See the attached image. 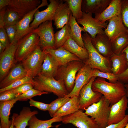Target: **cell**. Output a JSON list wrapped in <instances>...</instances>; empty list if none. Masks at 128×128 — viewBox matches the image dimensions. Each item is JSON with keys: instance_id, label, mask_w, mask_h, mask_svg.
<instances>
[{"instance_id": "29", "label": "cell", "mask_w": 128, "mask_h": 128, "mask_svg": "<svg viewBox=\"0 0 128 128\" xmlns=\"http://www.w3.org/2000/svg\"><path fill=\"white\" fill-rule=\"evenodd\" d=\"M112 63L111 71L116 75L121 74L125 71L128 67V63L125 53L114 54L110 58Z\"/></svg>"}, {"instance_id": "18", "label": "cell", "mask_w": 128, "mask_h": 128, "mask_svg": "<svg viewBox=\"0 0 128 128\" xmlns=\"http://www.w3.org/2000/svg\"><path fill=\"white\" fill-rule=\"evenodd\" d=\"M128 103L127 98L125 96L119 101L111 105L107 125L118 123L125 118Z\"/></svg>"}, {"instance_id": "7", "label": "cell", "mask_w": 128, "mask_h": 128, "mask_svg": "<svg viewBox=\"0 0 128 128\" xmlns=\"http://www.w3.org/2000/svg\"><path fill=\"white\" fill-rule=\"evenodd\" d=\"M40 38L36 33L31 32L19 40L15 54L17 61H22L39 45Z\"/></svg>"}, {"instance_id": "26", "label": "cell", "mask_w": 128, "mask_h": 128, "mask_svg": "<svg viewBox=\"0 0 128 128\" xmlns=\"http://www.w3.org/2000/svg\"><path fill=\"white\" fill-rule=\"evenodd\" d=\"M27 76V72L21 64L15 66L9 73L0 82V89L5 88L14 82Z\"/></svg>"}, {"instance_id": "46", "label": "cell", "mask_w": 128, "mask_h": 128, "mask_svg": "<svg viewBox=\"0 0 128 128\" xmlns=\"http://www.w3.org/2000/svg\"><path fill=\"white\" fill-rule=\"evenodd\" d=\"M123 52L125 53L128 63V46L122 52ZM116 76L118 81L124 84L128 83V67L127 70L124 73Z\"/></svg>"}, {"instance_id": "47", "label": "cell", "mask_w": 128, "mask_h": 128, "mask_svg": "<svg viewBox=\"0 0 128 128\" xmlns=\"http://www.w3.org/2000/svg\"><path fill=\"white\" fill-rule=\"evenodd\" d=\"M9 40L4 27L0 28V42L6 48L9 44Z\"/></svg>"}, {"instance_id": "48", "label": "cell", "mask_w": 128, "mask_h": 128, "mask_svg": "<svg viewBox=\"0 0 128 128\" xmlns=\"http://www.w3.org/2000/svg\"><path fill=\"white\" fill-rule=\"evenodd\" d=\"M128 121V114L126 115L125 118L119 123L107 125L105 128H124Z\"/></svg>"}, {"instance_id": "10", "label": "cell", "mask_w": 128, "mask_h": 128, "mask_svg": "<svg viewBox=\"0 0 128 128\" xmlns=\"http://www.w3.org/2000/svg\"><path fill=\"white\" fill-rule=\"evenodd\" d=\"M17 42L10 43L0 55V81L7 75L14 65Z\"/></svg>"}, {"instance_id": "33", "label": "cell", "mask_w": 128, "mask_h": 128, "mask_svg": "<svg viewBox=\"0 0 128 128\" xmlns=\"http://www.w3.org/2000/svg\"><path fill=\"white\" fill-rule=\"evenodd\" d=\"M70 35V28L69 23L55 33L56 49L62 47Z\"/></svg>"}, {"instance_id": "39", "label": "cell", "mask_w": 128, "mask_h": 128, "mask_svg": "<svg viewBox=\"0 0 128 128\" xmlns=\"http://www.w3.org/2000/svg\"><path fill=\"white\" fill-rule=\"evenodd\" d=\"M49 93V92L41 91L33 88L29 90L24 93L19 95L18 96L19 101H27L32 99L34 96H40L43 94Z\"/></svg>"}, {"instance_id": "21", "label": "cell", "mask_w": 128, "mask_h": 128, "mask_svg": "<svg viewBox=\"0 0 128 128\" xmlns=\"http://www.w3.org/2000/svg\"><path fill=\"white\" fill-rule=\"evenodd\" d=\"M43 51L53 56L59 66L64 65L72 61L81 60L75 55L62 46L56 49H49Z\"/></svg>"}, {"instance_id": "53", "label": "cell", "mask_w": 128, "mask_h": 128, "mask_svg": "<svg viewBox=\"0 0 128 128\" xmlns=\"http://www.w3.org/2000/svg\"><path fill=\"white\" fill-rule=\"evenodd\" d=\"M12 123L10 128H15V127L14 126V117L13 115L12 116Z\"/></svg>"}, {"instance_id": "20", "label": "cell", "mask_w": 128, "mask_h": 128, "mask_svg": "<svg viewBox=\"0 0 128 128\" xmlns=\"http://www.w3.org/2000/svg\"><path fill=\"white\" fill-rule=\"evenodd\" d=\"M63 2L60 0L54 17V25L57 29L62 28L69 23L72 13L67 3Z\"/></svg>"}, {"instance_id": "9", "label": "cell", "mask_w": 128, "mask_h": 128, "mask_svg": "<svg viewBox=\"0 0 128 128\" xmlns=\"http://www.w3.org/2000/svg\"><path fill=\"white\" fill-rule=\"evenodd\" d=\"M78 24L82 26L85 32L88 33L92 38L99 34H105L104 30L106 27L107 23H101L92 16V14L83 12L81 17L76 20Z\"/></svg>"}, {"instance_id": "4", "label": "cell", "mask_w": 128, "mask_h": 128, "mask_svg": "<svg viewBox=\"0 0 128 128\" xmlns=\"http://www.w3.org/2000/svg\"><path fill=\"white\" fill-rule=\"evenodd\" d=\"M111 106L109 100L103 95L99 102L85 109L84 112L96 121L99 128H105L108 125Z\"/></svg>"}, {"instance_id": "41", "label": "cell", "mask_w": 128, "mask_h": 128, "mask_svg": "<svg viewBox=\"0 0 128 128\" xmlns=\"http://www.w3.org/2000/svg\"><path fill=\"white\" fill-rule=\"evenodd\" d=\"M121 15L123 23L128 32V0H121Z\"/></svg>"}, {"instance_id": "24", "label": "cell", "mask_w": 128, "mask_h": 128, "mask_svg": "<svg viewBox=\"0 0 128 128\" xmlns=\"http://www.w3.org/2000/svg\"><path fill=\"white\" fill-rule=\"evenodd\" d=\"M18 96L14 99L8 101L0 102V126L1 128H10L12 120H9L10 111L14 104L19 101Z\"/></svg>"}, {"instance_id": "44", "label": "cell", "mask_w": 128, "mask_h": 128, "mask_svg": "<svg viewBox=\"0 0 128 128\" xmlns=\"http://www.w3.org/2000/svg\"><path fill=\"white\" fill-rule=\"evenodd\" d=\"M0 93V101H11L14 99L19 96L10 90L5 91Z\"/></svg>"}, {"instance_id": "14", "label": "cell", "mask_w": 128, "mask_h": 128, "mask_svg": "<svg viewBox=\"0 0 128 128\" xmlns=\"http://www.w3.org/2000/svg\"><path fill=\"white\" fill-rule=\"evenodd\" d=\"M60 1L59 0H50V3L46 9L41 11L38 9L34 14V19L30 24V27L33 29L46 21L53 20L55 11Z\"/></svg>"}, {"instance_id": "12", "label": "cell", "mask_w": 128, "mask_h": 128, "mask_svg": "<svg viewBox=\"0 0 128 128\" xmlns=\"http://www.w3.org/2000/svg\"><path fill=\"white\" fill-rule=\"evenodd\" d=\"M96 78L92 77L82 88L79 92L80 110H83L93 104L99 102L103 96L98 92L94 91L92 85Z\"/></svg>"}, {"instance_id": "16", "label": "cell", "mask_w": 128, "mask_h": 128, "mask_svg": "<svg viewBox=\"0 0 128 128\" xmlns=\"http://www.w3.org/2000/svg\"><path fill=\"white\" fill-rule=\"evenodd\" d=\"M48 5L47 0H42L41 3L36 9L27 14L20 20L16 25L17 32L15 41L18 42L31 32L33 29L30 25L35 13L40 7Z\"/></svg>"}, {"instance_id": "49", "label": "cell", "mask_w": 128, "mask_h": 128, "mask_svg": "<svg viewBox=\"0 0 128 128\" xmlns=\"http://www.w3.org/2000/svg\"><path fill=\"white\" fill-rule=\"evenodd\" d=\"M6 9V7L0 10V28L4 27V19Z\"/></svg>"}, {"instance_id": "31", "label": "cell", "mask_w": 128, "mask_h": 128, "mask_svg": "<svg viewBox=\"0 0 128 128\" xmlns=\"http://www.w3.org/2000/svg\"><path fill=\"white\" fill-rule=\"evenodd\" d=\"M70 28V36L72 39L80 47L85 48L82 32H85L83 27H80L71 13L69 22Z\"/></svg>"}, {"instance_id": "2", "label": "cell", "mask_w": 128, "mask_h": 128, "mask_svg": "<svg viewBox=\"0 0 128 128\" xmlns=\"http://www.w3.org/2000/svg\"><path fill=\"white\" fill-rule=\"evenodd\" d=\"M82 36L85 48L88 55V59L84 62L92 69L112 73V64L110 59L103 57L97 51L92 43L90 36L87 32H85Z\"/></svg>"}, {"instance_id": "8", "label": "cell", "mask_w": 128, "mask_h": 128, "mask_svg": "<svg viewBox=\"0 0 128 128\" xmlns=\"http://www.w3.org/2000/svg\"><path fill=\"white\" fill-rule=\"evenodd\" d=\"M52 21H47L42 23L31 32L38 36L39 45L42 50L49 49H56Z\"/></svg>"}, {"instance_id": "52", "label": "cell", "mask_w": 128, "mask_h": 128, "mask_svg": "<svg viewBox=\"0 0 128 128\" xmlns=\"http://www.w3.org/2000/svg\"><path fill=\"white\" fill-rule=\"evenodd\" d=\"M124 86L125 88L126 91V96L127 98H128V83L124 84Z\"/></svg>"}, {"instance_id": "42", "label": "cell", "mask_w": 128, "mask_h": 128, "mask_svg": "<svg viewBox=\"0 0 128 128\" xmlns=\"http://www.w3.org/2000/svg\"><path fill=\"white\" fill-rule=\"evenodd\" d=\"M33 88L32 84L29 83L24 84L15 88L9 90L19 96Z\"/></svg>"}, {"instance_id": "32", "label": "cell", "mask_w": 128, "mask_h": 128, "mask_svg": "<svg viewBox=\"0 0 128 128\" xmlns=\"http://www.w3.org/2000/svg\"><path fill=\"white\" fill-rule=\"evenodd\" d=\"M35 115L32 116L29 121L28 128H50L54 126L52 125L53 123L61 122L63 118L55 117L48 120H42L38 119Z\"/></svg>"}, {"instance_id": "15", "label": "cell", "mask_w": 128, "mask_h": 128, "mask_svg": "<svg viewBox=\"0 0 128 128\" xmlns=\"http://www.w3.org/2000/svg\"><path fill=\"white\" fill-rule=\"evenodd\" d=\"M93 69L84 62L83 66L76 74L75 84L73 90L65 97L70 98L74 96H79V92L82 88L92 78L91 75Z\"/></svg>"}, {"instance_id": "37", "label": "cell", "mask_w": 128, "mask_h": 128, "mask_svg": "<svg viewBox=\"0 0 128 128\" xmlns=\"http://www.w3.org/2000/svg\"><path fill=\"white\" fill-rule=\"evenodd\" d=\"M70 99V98L64 97L59 98L51 102L50 104L48 112L52 118L55 113Z\"/></svg>"}, {"instance_id": "54", "label": "cell", "mask_w": 128, "mask_h": 128, "mask_svg": "<svg viewBox=\"0 0 128 128\" xmlns=\"http://www.w3.org/2000/svg\"><path fill=\"white\" fill-rule=\"evenodd\" d=\"M124 128H128V121L127 125Z\"/></svg>"}, {"instance_id": "6", "label": "cell", "mask_w": 128, "mask_h": 128, "mask_svg": "<svg viewBox=\"0 0 128 128\" xmlns=\"http://www.w3.org/2000/svg\"><path fill=\"white\" fill-rule=\"evenodd\" d=\"M45 55L39 45L22 61V64L27 72V76L33 79L40 73Z\"/></svg>"}, {"instance_id": "22", "label": "cell", "mask_w": 128, "mask_h": 128, "mask_svg": "<svg viewBox=\"0 0 128 128\" xmlns=\"http://www.w3.org/2000/svg\"><path fill=\"white\" fill-rule=\"evenodd\" d=\"M121 0H111L108 7L101 14L95 15V18L102 23L121 14Z\"/></svg>"}, {"instance_id": "27", "label": "cell", "mask_w": 128, "mask_h": 128, "mask_svg": "<svg viewBox=\"0 0 128 128\" xmlns=\"http://www.w3.org/2000/svg\"><path fill=\"white\" fill-rule=\"evenodd\" d=\"M79 96H74L70 98L54 114L53 117H63L73 114L80 110Z\"/></svg>"}, {"instance_id": "28", "label": "cell", "mask_w": 128, "mask_h": 128, "mask_svg": "<svg viewBox=\"0 0 128 128\" xmlns=\"http://www.w3.org/2000/svg\"><path fill=\"white\" fill-rule=\"evenodd\" d=\"M59 66L53 56L49 53H45L40 73L46 76L55 78Z\"/></svg>"}, {"instance_id": "5", "label": "cell", "mask_w": 128, "mask_h": 128, "mask_svg": "<svg viewBox=\"0 0 128 128\" xmlns=\"http://www.w3.org/2000/svg\"><path fill=\"white\" fill-rule=\"evenodd\" d=\"M84 64L82 60L73 61L59 66L55 78L63 81L69 93L74 87L77 73Z\"/></svg>"}, {"instance_id": "17", "label": "cell", "mask_w": 128, "mask_h": 128, "mask_svg": "<svg viewBox=\"0 0 128 128\" xmlns=\"http://www.w3.org/2000/svg\"><path fill=\"white\" fill-rule=\"evenodd\" d=\"M40 3L39 0H10L6 7L17 13L21 19L36 9Z\"/></svg>"}, {"instance_id": "43", "label": "cell", "mask_w": 128, "mask_h": 128, "mask_svg": "<svg viewBox=\"0 0 128 128\" xmlns=\"http://www.w3.org/2000/svg\"><path fill=\"white\" fill-rule=\"evenodd\" d=\"M4 27L6 30L10 43L15 41L17 32L16 25L5 26Z\"/></svg>"}, {"instance_id": "11", "label": "cell", "mask_w": 128, "mask_h": 128, "mask_svg": "<svg viewBox=\"0 0 128 128\" xmlns=\"http://www.w3.org/2000/svg\"><path fill=\"white\" fill-rule=\"evenodd\" d=\"M61 122L65 124H71L78 128H99L94 119L89 117L83 110H80L63 117Z\"/></svg>"}, {"instance_id": "19", "label": "cell", "mask_w": 128, "mask_h": 128, "mask_svg": "<svg viewBox=\"0 0 128 128\" xmlns=\"http://www.w3.org/2000/svg\"><path fill=\"white\" fill-rule=\"evenodd\" d=\"M91 40L96 50L103 57L110 59L114 54L111 49L112 42L105 34H98L94 38L91 37Z\"/></svg>"}, {"instance_id": "40", "label": "cell", "mask_w": 128, "mask_h": 128, "mask_svg": "<svg viewBox=\"0 0 128 128\" xmlns=\"http://www.w3.org/2000/svg\"><path fill=\"white\" fill-rule=\"evenodd\" d=\"M33 82V79L27 76L22 78L16 81L5 88L0 89V93L5 91L15 88L26 83H30L32 84Z\"/></svg>"}, {"instance_id": "55", "label": "cell", "mask_w": 128, "mask_h": 128, "mask_svg": "<svg viewBox=\"0 0 128 128\" xmlns=\"http://www.w3.org/2000/svg\"><path fill=\"white\" fill-rule=\"evenodd\" d=\"M0 128H1V126H0Z\"/></svg>"}, {"instance_id": "3", "label": "cell", "mask_w": 128, "mask_h": 128, "mask_svg": "<svg viewBox=\"0 0 128 128\" xmlns=\"http://www.w3.org/2000/svg\"><path fill=\"white\" fill-rule=\"evenodd\" d=\"M33 88L39 90L53 93L59 98L65 97L69 93L63 81L54 78L46 76L40 73L33 79Z\"/></svg>"}, {"instance_id": "36", "label": "cell", "mask_w": 128, "mask_h": 128, "mask_svg": "<svg viewBox=\"0 0 128 128\" xmlns=\"http://www.w3.org/2000/svg\"><path fill=\"white\" fill-rule=\"evenodd\" d=\"M21 19L17 13L6 7L4 19V26L16 25Z\"/></svg>"}, {"instance_id": "30", "label": "cell", "mask_w": 128, "mask_h": 128, "mask_svg": "<svg viewBox=\"0 0 128 128\" xmlns=\"http://www.w3.org/2000/svg\"><path fill=\"white\" fill-rule=\"evenodd\" d=\"M62 47L75 55L83 62L88 58V53L86 49L80 46L72 39L70 35Z\"/></svg>"}, {"instance_id": "45", "label": "cell", "mask_w": 128, "mask_h": 128, "mask_svg": "<svg viewBox=\"0 0 128 128\" xmlns=\"http://www.w3.org/2000/svg\"><path fill=\"white\" fill-rule=\"evenodd\" d=\"M29 103L30 106L35 107L42 111H48L49 109L50 104L35 101L32 99L29 100Z\"/></svg>"}, {"instance_id": "50", "label": "cell", "mask_w": 128, "mask_h": 128, "mask_svg": "<svg viewBox=\"0 0 128 128\" xmlns=\"http://www.w3.org/2000/svg\"><path fill=\"white\" fill-rule=\"evenodd\" d=\"M10 1V0H0V10L8 6Z\"/></svg>"}, {"instance_id": "38", "label": "cell", "mask_w": 128, "mask_h": 128, "mask_svg": "<svg viewBox=\"0 0 128 128\" xmlns=\"http://www.w3.org/2000/svg\"><path fill=\"white\" fill-rule=\"evenodd\" d=\"M91 76L92 77H100L106 79L109 82L111 83H116L118 81L116 75L113 73L102 72L97 69H93Z\"/></svg>"}, {"instance_id": "13", "label": "cell", "mask_w": 128, "mask_h": 128, "mask_svg": "<svg viewBox=\"0 0 128 128\" xmlns=\"http://www.w3.org/2000/svg\"><path fill=\"white\" fill-rule=\"evenodd\" d=\"M108 21L109 23L104 32L112 42L119 37L128 35L127 29L123 23L121 14Z\"/></svg>"}, {"instance_id": "51", "label": "cell", "mask_w": 128, "mask_h": 128, "mask_svg": "<svg viewBox=\"0 0 128 128\" xmlns=\"http://www.w3.org/2000/svg\"><path fill=\"white\" fill-rule=\"evenodd\" d=\"M6 48L0 42V54H1L5 50Z\"/></svg>"}, {"instance_id": "35", "label": "cell", "mask_w": 128, "mask_h": 128, "mask_svg": "<svg viewBox=\"0 0 128 128\" xmlns=\"http://www.w3.org/2000/svg\"><path fill=\"white\" fill-rule=\"evenodd\" d=\"M64 2L67 3L69 8L73 16L76 20L79 19L82 17L83 12L82 10V0H64Z\"/></svg>"}, {"instance_id": "23", "label": "cell", "mask_w": 128, "mask_h": 128, "mask_svg": "<svg viewBox=\"0 0 128 128\" xmlns=\"http://www.w3.org/2000/svg\"><path fill=\"white\" fill-rule=\"evenodd\" d=\"M111 0H82V10L85 13L95 15L102 13L108 7Z\"/></svg>"}, {"instance_id": "34", "label": "cell", "mask_w": 128, "mask_h": 128, "mask_svg": "<svg viewBox=\"0 0 128 128\" xmlns=\"http://www.w3.org/2000/svg\"><path fill=\"white\" fill-rule=\"evenodd\" d=\"M128 46V35L119 37L112 42L111 49L114 54L119 55Z\"/></svg>"}, {"instance_id": "25", "label": "cell", "mask_w": 128, "mask_h": 128, "mask_svg": "<svg viewBox=\"0 0 128 128\" xmlns=\"http://www.w3.org/2000/svg\"><path fill=\"white\" fill-rule=\"evenodd\" d=\"M38 113L37 110L32 111L29 107H24L19 114L15 113L13 114L14 126L15 128H26L32 117Z\"/></svg>"}, {"instance_id": "1", "label": "cell", "mask_w": 128, "mask_h": 128, "mask_svg": "<svg viewBox=\"0 0 128 128\" xmlns=\"http://www.w3.org/2000/svg\"><path fill=\"white\" fill-rule=\"evenodd\" d=\"M92 90L101 94L109 101L111 105L119 101L126 95L124 84L118 81L115 83L106 81L105 79L96 78L92 85Z\"/></svg>"}]
</instances>
